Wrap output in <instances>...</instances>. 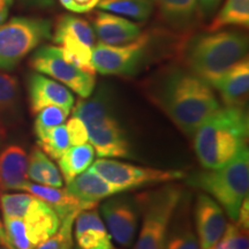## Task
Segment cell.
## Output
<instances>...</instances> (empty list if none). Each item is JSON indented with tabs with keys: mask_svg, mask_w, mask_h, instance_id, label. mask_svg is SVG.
I'll return each mask as SVG.
<instances>
[{
	"mask_svg": "<svg viewBox=\"0 0 249 249\" xmlns=\"http://www.w3.org/2000/svg\"><path fill=\"white\" fill-rule=\"evenodd\" d=\"M92 29L99 42L107 45L127 44L142 35L139 24L104 11L93 15Z\"/></svg>",
	"mask_w": 249,
	"mask_h": 249,
	"instance_id": "obj_16",
	"label": "cell"
},
{
	"mask_svg": "<svg viewBox=\"0 0 249 249\" xmlns=\"http://www.w3.org/2000/svg\"><path fill=\"white\" fill-rule=\"evenodd\" d=\"M6 139V130L4 124H2V121L0 120V149H1L2 144H4Z\"/></svg>",
	"mask_w": 249,
	"mask_h": 249,
	"instance_id": "obj_38",
	"label": "cell"
},
{
	"mask_svg": "<svg viewBox=\"0 0 249 249\" xmlns=\"http://www.w3.org/2000/svg\"><path fill=\"white\" fill-rule=\"evenodd\" d=\"M222 0H197L198 9L202 18H210L213 17L220 5Z\"/></svg>",
	"mask_w": 249,
	"mask_h": 249,
	"instance_id": "obj_36",
	"label": "cell"
},
{
	"mask_svg": "<svg viewBox=\"0 0 249 249\" xmlns=\"http://www.w3.org/2000/svg\"><path fill=\"white\" fill-rule=\"evenodd\" d=\"M37 144L52 160H58L71 147L66 124H59L37 138Z\"/></svg>",
	"mask_w": 249,
	"mask_h": 249,
	"instance_id": "obj_28",
	"label": "cell"
},
{
	"mask_svg": "<svg viewBox=\"0 0 249 249\" xmlns=\"http://www.w3.org/2000/svg\"><path fill=\"white\" fill-rule=\"evenodd\" d=\"M34 196L29 193L0 195V209L4 218H21L26 214Z\"/></svg>",
	"mask_w": 249,
	"mask_h": 249,
	"instance_id": "obj_31",
	"label": "cell"
},
{
	"mask_svg": "<svg viewBox=\"0 0 249 249\" xmlns=\"http://www.w3.org/2000/svg\"><path fill=\"white\" fill-rule=\"evenodd\" d=\"M91 169L103 179L120 189L121 193L147 186L174 182L185 178V173L181 171L152 169L112 160H96Z\"/></svg>",
	"mask_w": 249,
	"mask_h": 249,
	"instance_id": "obj_11",
	"label": "cell"
},
{
	"mask_svg": "<svg viewBox=\"0 0 249 249\" xmlns=\"http://www.w3.org/2000/svg\"><path fill=\"white\" fill-rule=\"evenodd\" d=\"M195 225L201 249H210L220 240L227 222L225 213L211 196L200 193L195 203Z\"/></svg>",
	"mask_w": 249,
	"mask_h": 249,
	"instance_id": "obj_13",
	"label": "cell"
},
{
	"mask_svg": "<svg viewBox=\"0 0 249 249\" xmlns=\"http://www.w3.org/2000/svg\"><path fill=\"white\" fill-rule=\"evenodd\" d=\"M111 238L123 247H130L139 226L140 208L136 197L128 195L108 197L101 207Z\"/></svg>",
	"mask_w": 249,
	"mask_h": 249,
	"instance_id": "obj_12",
	"label": "cell"
},
{
	"mask_svg": "<svg viewBox=\"0 0 249 249\" xmlns=\"http://www.w3.org/2000/svg\"><path fill=\"white\" fill-rule=\"evenodd\" d=\"M51 22L44 18H14L0 26V71H12L46 39Z\"/></svg>",
	"mask_w": 249,
	"mask_h": 249,
	"instance_id": "obj_7",
	"label": "cell"
},
{
	"mask_svg": "<svg viewBox=\"0 0 249 249\" xmlns=\"http://www.w3.org/2000/svg\"><path fill=\"white\" fill-rule=\"evenodd\" d=\"M67 11L76 14H85L97 7L101 0H59Z\"/></svg>",
	"mask_w": 249,
	"mask_h": 249,
	"instance_id": "obj_35",
	"label": "cell"
},
{
	"mask_svg": "<svg viewBox=\"0 0 249 249\" xmlns=\"http://www.w3.org/2000/svg\"><path fill=\"white\" fill-rule=\"evenodd\" d=\"M248 135L249 119L245 107H219L195 130V154L204 169H219L247 147Z\"/></svg>",
	"mask_w": 249,
	"mask_h": 249,
	"instance_id": "obj_2",
	"label": "cell"
},
{
	"mask_svg": "<svg viewBox=\"0 0 249 249\" xmlns=\"http://www.w3.org/2000/svg\"><path fill=\"white\" fill-rule=\"evenodd\" d=\"M28 178L43 186L60 188L62 177L53 161L39 148H34L28 156Z\"/></svg>",
	"mask_w": 249,
	"mask_h": 249,
	"instance_id": "obj_23",
	"label": "cell"
},
{
	"mask_svg": "<svg viewBox=\"0 0 249 249\" xmlns=\"http://www.w3.org/2000/svg\"><path fill=\"white\" fill-rule=\"evenodd\" d=\"M0 249H13L11 247H6V246H0Z\"/></svg>",
	"mask_w": 249,
	"mask_h": 249,
	"instance_id": "obj_41",
	"label": "cell"
},
{
	"mask_svg": "<svg viewBox=\"0 0 249 249\" xmlns=\"http://www.w3.org/2000/svg\"><path fill=\"white\" fill-rule=\"evenodd\" d=\"M247 53L248 37L235 30L196 34L181 46L186 68L207 82L247 57Z\"/></svg>",
	"mask_w": 249,
	"mask_h": 249,
	"instance_id": "obj_3",
	"label": "cell"
},
{
	"mask_svg": "<svg viewBox=\"0 0 249 249\" xmlns=\"http://www.w3.org/2000/svg\"><path fill=\"white\" fill-rule=\"evenodd\" d=\"M76 216L68 217L60 222L55 234L37 245L35 249H70L71 248V227Z\"/></svg>",
	"mask_w": 249,
	"mask_h": 249,
	"instance_id": "obj_33",
	"label": "cell"
},
{
	"mask_svg": "<svg viewBox=\"0 0 249 249\" xmlns=\"http://www.w3.org/2000/svg\"><path fill=\"white\" fill-rule=\"evenodd\" d=\"M150 53V37L141 35L123 45H107L99 42L92 49V66L103 75H136Z\"/></svg>",
	"mask_w": 249,
	"mask_h": 249,
	"instance_id": "obj_8",
	"label": "cell"
},
{
	"mask_svg": "<svg viewBox=\"0 0 249 249\" xmlns=\"http://www.w3.org/2000/svg\"><path fill=\"white\" fill-rule=\"evenodd\" d=\"M5 235L13 249H35L28 238L26 225L21 218H4Z\"/></svg>",
	"mask_w": 249,
	"mask_h": 249,
	"instance_id": "obj_32",
	"label": "cell"
},
{
	"mask_svg": "<svg viewBox=\"0 0 249 249\" xmlns=\"http://www.w3.org/2000/svg\"><path fill=\"white\" fill-rule=\"evenodd\" d=\"M30 66L37 73L60 82L81 98H88L95 90V74L80 70L66 60L59 46L44 45L39 48L31 57Z\"/></svg>",
	"mask_w": 249,
	"mask_h": 249,
	"instance_id": "obj_9",
	"label": "cell"
},
{
	"mask_svg": "<svg viewBox=\"0 0 249 249\" xmlns=\"http://www.w3.org/2000/svg\"><path fill=\"white\" fill-rule=\"evenodd\" d=\"M28 97L33 114L51 105L71 112L74 105V96L67 87L37 71L28 77Z\"/></svg>",
	"mask_w": 249,
	"mask_h": 249,
	"instance_id": "obj_14",
	"label": "cell"
},
{
	"mask_svg": "<svg viewBox=\"0 0 249 249\" xmlns=\"http://www.w3.org/2000/svg\"><path fill=\"white\" fill-rule=\"evenodd\" d=\"M14 0H0V26L5 22Z\"/></svg>",
	"mask_w": 249,
	"mask_h": 249,
	"instance_id": "obj_37",
	"label": "cell"
},
{
	"mask_svg": "<svg viewBox=\"0 0 249 249\" xmlns=\"http://www.w3.org/2000/svg\"><path fill=\"white\" fill-rule=\"evenodd\" d=\"M188 185L213 196L233 222L249 191V151L246 147L219 169L201 171L186 177Z\"/></svg>",
	"mask_w": 249,
	"mask_h": 249,
	"instance_id": "obj_5",
	"label": "cell"
},
{
	"mask_svg": "<svg viewBox=\"0 0 249 249\" xmlns=\"http://www.w3.org/2000/svg\"><path fill=\"white\" fill-rule=\"evenodd\" d=\"M68 138L71 145H81L89 141L88 130L83 121L75 116H73L67 121L66 124Z\"/></svg>",
	"mask_w": 249,
	"mask_h": 249,
	"instance_id": "obj_34",
	"label": "cell"
},
{
	"mask_svg": "<svg viewBox=\"0 0 249 249\" xmlns=\"http://www.w3.org/2000/svg\"><path fill=\"white\" fill-rule=\"evenodd\" d=\"M27 234L34 248L57 233L60 227L58 214L48 203L34 196L23 216Z\"/></svg>",
	"mask_w": 249,
	"mask_h": 249,
	"instance_id": "obj_17",
	"label": "cell"
},
{
	"mask_svg": "<svg viewBox=\"0 0 249 249\" xmlns=\"http://www.w3.org/2000/svg\"><path fill=\"white\" fill-rule=\"evenodd\" d=\"M187 211L180 210V204L174 213V223L167 232L164 249H200L197 235L193 230Z\"/></svg>",
	"mask_w": 249,
	"mask_h": 249,
	"instance_id": "obj_25",
	"label": "cell"
},
{
	"mask_svg": "<svg viewBox=\"0 0 249 249\" xmlns=\"http://www.w3.org/2000/svg\"><path fill=\"white\" fill-rule=\"evenodd\" d=\"M66 189L76 198L92 207H96L99 201L121 193L120 189L103 179L91 167L68 182Z\"/></svg>",
	"mask_w": 249,
	"mask_h": 249,
	"instance_id": "obj_21",
	"label": "cell"
},
{
	"mask_svg": "<svg viewBox=\"0 0 249 249\" xmlns=\"http://www.w3.org/2000/svg\"><path fill=\"white\" fill-rule=\"evenodd\" d=\"M0 246H6V247H11V246H9V244H8V241L6 240L4 236H1V235H0Z\"/></svg>",
	"mask_w": 249,
	"mask_h": 249,
	"instance_id": "obj_40",
	"label": "cell"
},
{
	"mask_svg": "<svg viewBox=\"0 0 249 249\" xmlns=\"http://www.w3.org/2000/svg\"><path fill=\"white\" fill-rule=\"evenodd\" d=\"M52 39L66 60L90 74L96 73L91 60L96 35L88 21L73 15L59 18Z\"/></svg>",
	"mask_w": 249,
	"mask_h": 249,
	"instance_id": "obj_10",
	"label": "cell"
},
{
	"mask_svg": "<svg viewBox=\"0 0 249 249\" xmlns=\"http://www.w3.org/2000/svg\"><path fill=\"white\" fill-rule=\"evenodd\" d=\"M28 182V155L18 144H9L0 151V189L22 191Z\"/></svg>",
	"mask_w": 249,
	"mask_h": 249,
	"instance_id": "obj_20",
	"label": "cell"
},
{
	"mask_svg": "<svg viewBox=\"0 0 249 249\" xmlns=\"http://www.w3.org/2000/svg\"><path fill=\"white\" fill-rule=\"evenodd\" d=\"M182 198L183 188L173 182L136 196L143 220L134 249L165 248L171 222Z\"/></svg>",
	"mask_w": 249,
	"mask_h": 249,
	"instance_id": "obj_6",
	"label": "cell"
},
{
	"mask_svg": "<svg viewBox=\"0 0 249 249\" xmlns=\"http://www.w3.org/2000/svg\"><path fill=\"white\" fill-rule=\"evenodd\" d=\"M70 112L65 111L64 108L51 105L42 108L36 113L35 124H34V130H35L36 138L48 132L55 126L62 124L66 121Z\"/></svg>",
	"mask_w": 249,
	"mask_h": 249,
	"instance_id": "obj_30",
	"label": "cell"
},
{
	"mask_svg": "<svg viewBox=\"0 0 249 249\" xmlns=\"http://www.w3.org/2000/svg\"><path fill=\"white\" fill-rule=\"evenodd\" d=\"M145 93L188 138L220 107L207 81L188 68L174 65L155 73L147 81Z\"/></svg>",
	"mask_w": 249,
	"mask_h": 249,
	"instance_id": "obj_1",
	"label": "cell"
},
{
	"mask_svg": "<svg viewBox=\"0 0 249 249\" xmlns=\"http://www.w3.org/2000/svg\"><path fill=\"white\" fill-rule=\"evenodd\" d=\"M97 7L108 13L143 22L151 17L155 6L151 0H101Z\"/></svg>",
	"mask_w": 249,
	"mask_h": 249,
	"instance_id": "obj_27",
	"label": "cell"
},
{
	"mask_svg": "<svg viewBox=\"0 0 249 249\" xmlns=\"http://www.w3.org/2000/svg\"><path fill=\"white\" fill-rule=\"evenodd\" d=\"M113 249H114V248H113Z\"/></svg>",
	"mask_w": 249,
	"mask_h": 249,
	"instance_id": "obj_43",
	"label": "cell"
},
{
	"mask_svg": "<svg viewBox=\"0 0 249 249\" xmlns=\"http://www.w3.org/2000/svg\"><path fill=\"white\" fill-rule=\"evenodd\" d=\"M70 249H71V248H70Z\"/></svg>",
	"mask_w": 249,
	"mask_h": 249,
	"instance_id": "obj_42",
	"label": "cell"
},
{
	"mask_svg": "<svg viewBox=\"0 0 249 249\" xmlns=\"http://www.w3.org/2000/svg\"><path fill=\"white\" fill-rule=\"evenodd\" d=\"M73 116L80 118L88 130L89 141L101 158H132L127 133L113 111L111 93L102 88L93 96L77 102Z\"/></svg>",
	"mask_w": 249,
	"mask_h": 249,
	"instance_id": "obj_4",
	"label": "cell"
},
{
	"mask_svg": "<svg viewBox=\"0 0 249 249\" xmlns=\"http://www.w3.org/2000/svg\"><path fill=\"white\" fill-rule=\"evenodd\" d=\"M0 235H1V236H4V238L6 239V240H7V238H6V235H5L4 224H2V220H1V218H0Z\"/></svg>",
	"mask_w": 249,
	"mask_h": 249,
	"instance_id": "obj_39",
	"label": "cell"
},
{
	"mask_svg": "<svg viewBox=\"0 0 249 249\" xmlns=\"http://www.w3.org/2000/svg\"><path fill=\"white\" fill-rule=\"evenodd\" d=\"M249 0H226L219 9L208 31H217L227 27L248 28Z\"/></svg>",
	"mask_w": 249,
	"mask_h": 249,
	"instance_id": "obj_26",
	"label": "cell"
},
{
	"mask_svg": "<svg viewBox=\"0 0 249 249\" xmlns=\"http://www.w3.org/2000/svg\"><path fill=\"white\" fill-rule=\"evenodd\" d=\"M160 11L165 23L171 29L186 33L189 31L200 18L197 0H151Z\"/></svg>",
	"mask_w": 249,
	"mask_h": 249,
	"instance_id": "obj_22",
	"label": "cell"
},
{
	"mask_svg": "<svg viewBox=\"0 0 249 249\" xmlns=\"http://www.w3.org/2000/svg\"><path fill=\"white\" fill-rule=\"evenodd\" d=\"M74 234L80 249H113L111 235L95 209L83 210L74 220Z\"/></svg>",
	"mask_w": 249,
	"mask_h": 249,
	"instance_id": "obj_18",
	"label": "cell"
},
{
	"mask_svg": "<svg viewBox=\"0 0 249 249\" xmlns=\"http://www.w3.org/2000/svg\"><path fill=\"white\" fill-rule=\"evenodd\" d=\"M95 158V149L91 144L85 143L81 145L70 147L58 160L62 178L66 183L71 182L79 174L88 169Z\"/></svg>",
	"mask_w": 249,
	"mask_h": 249,
	"instance_id": "obj_24",
	"label": "cell"
},
{
	"mask_svg": "<svg viewBox=\"0 0 249 249\" xmlns=\"http://www.w3.org/2000/svg\"><path fill=\"white\" fill-rule=\"evenodd\" d=\"M22 191L29 193L35 197H38L45 203H48L58 214L60 222L68 217L77 216L81 211L95 208L76 198L75 196L68 193L67 189H62L61 187L55 188V187L43 186L28 181L23 186Z\"/></svg>",
	"mask_w": 249,
	"mask_h": 249,
	"instance_id": "obj_19",
	"label": "cell"
},
{
	"mask_svg": "<svg viewBox=\"0 0 249 249\" xmlns=\"http://www.w3.org/2000/svg\"><path fill=\"white\" fill-rule=\"evenodd\" d=\"M20 102V86L17 77L0 73V118L14 117Z\"/></svg>",
	"mask_w": 249,
	"mask_h": 249,
	"instance_id": "obj_29",
	"label": "cell"
},
{
	"mask_svg": "<svg viewBox=\"0 0 249 249\" xmlns=\"http://www.w3.org/2000/svg\"><path fill=\"white\" fill-rule=\"evenodd\" d=\"M208 83L217 90L225 107H245L249 89L248 57L241 59L229 70L208 81Z\"/></svg>",
	"mask_w": 249,
	"mask_h": 249,
	"instance_id": "obj_15",
	"label": "cell"
}]
</instances>
